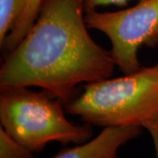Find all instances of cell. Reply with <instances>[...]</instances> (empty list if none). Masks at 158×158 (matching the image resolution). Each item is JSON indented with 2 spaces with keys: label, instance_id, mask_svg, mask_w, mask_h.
<instances>
[{
  "label": "cell",
  "instance_id": "obj_1",
  "mask_svg": "<svg viewBox=\"0 0 158 158\" xmlns=\"http://www.w3.org/2000/svg\"><path fill=\"white\" fill-rule=\"evenodd\" d=\"M84 0H43L35 22L0 69V89L40 87L63 105L77 87L109 78L111 51L88 32Z\"/></svg>",
  "mask_w": 158,
  "mask_h": 158
},
{
  "label": "cell",
  "instance_id": "obj_2",
  "mask_svg": "<svg viewBox=\"0 0 158 158\" xmlns=\"http://www.w3.org/2000/svg\"><path fill=\"white\" fill-rule=\"evenodd\" d=\"M64 109L92 126L145 128L158 118V62L120 77L86 84Z\"/></svg>",
  "mask_w": 158,
  "mask_h": 158
},
{
  "label": "cell",
  "instance_id": "obj_3",
  "mask_svg": "<svg viewBox=\"0 0 158 158\" xmlns=\"http://www.w3.org/2000/svg\"><path fill=\"white\" fill-rule=\"evenodd\" d=\"M1 127L34 153L52 141L83 144L93 135L92 125H77L65 117L64 105L46 91L28 87L0 89Z\"/></svg>",
  "mask_w": 158,
  "mask_h": 158
},
{
  "label": "cell",
  "instance_id": "obj_4",
  "mask_svg": "<svg viewBox=\"0 0 158 158\" xmlns=\"http://www.w3.org/2000/svg\"><path fill=\"white\" fill-rule=\"evenodd\" d=\"M89 28L107 36L116 66L130 74L141 69L138 52L141 46L158 45V0H141L137 5L116 11H85Z\"/></svg>",
  "mask_w": 158,
  "mask_h": 158
},
{
  "label": "cell",
  "instance_id": "obj_5",
  "mask_svg": "<svg viewBox=\"0 0 158 158\" xmlns=\"http://www.w3.org/2000/svg\"><path fill=\"white\" fill-rule=\"evenodd\" d=\"M140 126L108 127L85 143L63 148L51 158H119V148L141 135Z\"/></svg>",
  "mask_w": 158,
  "mask_h": 158
},
{
  "label": "cell",
  "instance_id": "obj_6",
  "mask_svg": "<svg viewBox=\"0 0 158 158\" xmlns=\"http://www.w3.org/2000/svg\"><path fill=\"white\" fill-rule=\"evenodd\" d=\"M43 0H19L17 16L12 29L1 48L6 54L14 49L35 22Z\"/></svg>",
  "mask_w": 158,
  "mask_h": 158
},
{
  "label": "cell",
  "instance_id": "obj_7",
  "mask_svg": "<svg viewBox=\"0 0 158 158\" xmlns=\"http://www.w3.org/2000/svg\"><path fill=\"white\" fill-rule=\"evenodd\" d=\"M0 158H37L34 152L0 127Z\"/></svg>",
  "mask_w": 158,
  "mask_h": 158
},
{
  "label": "cell",
  "instance_id": "obj_8",
  "mask_svg": "<svg viewBox=\"0 0 158 158\" xmlns=\"http://www.w3.org/2000/svg\"><path fill=\"white\" fill-rule=\"evenodd\" d=\"M19 0H0V46L10 34L17 16Z\"/></svg>",
  "mask_w": 158,
  "mask_h": 158
},
{
  "label": "cell",
  "instance_id": "obj_9",
  "mask_svg": "<svg viewBox=\"0 0 158 158\" xmlns=\"http://www.w3.org/2000/svg\"><path fill=\"white\" fill-rule=\"evenodd\" d=\"M129 0H84L85 10H95L99 6H117L119 7L126 6Z\"/></svg>",
  "mask_w": 158,
  "mask_h": 158
},
{
  "label": "cell",
  "instance_id": "obj_10",
  "mask_svg": "<svg viewBox=\"0 0 158 158\" xmlns=\"http://www.w3.org/2000/svg\"><path fill=\"white\" fill-rule=\"evenodd\" d=\"M145 128L149 132L150 135L152 137L155 152H156V158H158V118L154 119L149 124H148Z\"/></svg>",
  "mask_w": 158,
  "mask_h": 158
}]
</instances>
